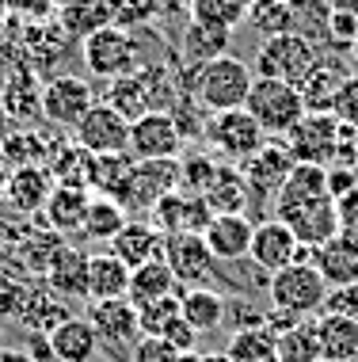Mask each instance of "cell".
I'll return each instance as SVG.
<instances>
[{
  "mask_svg": "<svg viewBox=\"0 0 358 362\" xmlns=\"http://www.w3.org/2000/svg\"><path fill=\"white\" fill-rule=\"evenodd\" d=\"M256 84V73H251L248 62H240L233 54H221L202 62L198 69H191L187 76V92L195 95V103L206 115H221V111H237V107L248 103V92Z\"/></svg>",
  "mask_w": 358,
  "mask_h": 362,
  "instance_id": "cell-1",
  "label": "cell"
},
{
  "mask_svg": "<svg viewBox=\"0 0 358 362\" xmlns=\"http://www.w3.org/2000/svg\"><path fill=\"white\" fill-rule=\"evenodd\" d=\"M267 298H270V309H278V313L313 317V313L324 309L328 282L309 259H297V263H290V267L275 271V275L267 279Z\"/></svg>",
  "mask_w": 358,
  "mask_h": 362,
  "instance_id": "cell-2",
  "label": "cell"
},
{
  "mask_svg": "<svg viewBox=\"0 0 358 362\" xmlns=\"http://www.w3.org/2000/svg\"><path fill=\"white\" fill-rule=\"evenodd\" d=\"M244 111L256 119L259 126L267 130V138H286L294 130V122L305 115V103H302V92L286 81H263L256 76L248 92V103Z\"/></svg>",
  "mask_w": 358,
  "mask_h": 362,
  "instance_id": "cell-3",
  "label": "cell"
},
{
  "mask_svg": "<svg viewBox=\"0 0 358 362\" xmlns=\"http://www.w3.org/2000/svg\"><path fill=\"white\" fill-rule=\"evenodd\" d=\"M80 62L84 69L100 81H114V76H126L133 69H141L138 62V42H133V31H126L119 23L100 27L95 35H88L80 42Z\"/></svg>",
  "mask_w": 358,
  "mask_h": 362,
  "instance_id": "cell-4",
  "label": "cell"
},
{
  "mask_svg": "<svg viewBox=\"0 0 358 362\" xmlns=\"http://www.w3.org/2000/svg\"><path fill=\"white\" fill-rule=\"evenodd\" d=\"M316 50L313 42H305L302 35H275V38H263L256 50V62H251V73L263 76V81H286V84H297L302 76L316 65Z\"/></svg>",
  "mask_w": 358,
  "mask_h": 362,
  "instance_id": "cell-5",
  "label": "cell"
},
{
  "mask_svg": "<svg viewBox=\"0 0 358 362\" xmlns=\"http://www.w3.org/2000/svg\"><path fill=\"white\" fill-rule=\"evenodd\" d=\"M172 191H179V156L176 160H133L126 187L119 191L114 202L126 214H145Z\"/></svg>",
  "mask_w": 358,
  "mask_h": 362,
  "instance_id": "cell-6",
  "label": "cell"
},
{
  "mask_svg": "<svg viewBox=\"0 0 358 362\" xmlns=\"http://www.w3.org/2000/svg\"><path fill=\"white\" fill-rule=\"evenodd\" d=\"M206 145L214 153H221L225 160L244 164L248 156H256L267 145V130L251 119L244 107H237V111L210 115V122H206Z\"/></svg>",
  "mask_w": 358,
  "mask_h": 362,
  "instance_id": "cell-7",
  "label": "cell"
},
{
  "mask_svg": "<svg viewBox=\"0 0 358 362\" xmlns=\"http://www.w3.org/2000/svg\"><path fill=\"white\" fill-rule=\"evenodd\" d=\"M183 145H187V138H183L172 111H149L130 122L133 160H176V156H183Z\"/></svg>",
  "mask_w": 358,
  "mask_h": 362,
  "instance_id": "cell-8",
  "label": "cell"
},
{
  "mask_svg": "<svg viewBox=\"0 0 358 362\" xmlns=\"http://www.w3.org/2000/svg\"><path fill=\"white\" fill-rule=\"evenodd\" d=\"M92 103L95 92L84 76L61 73L42 84V122L57 126V130H76V122L92 111Z\"/></svg>",
  "mask_w": 358,
  "mask_h": 362,
  "instance_id": "cell-9",
  "label": "cell"
},
{
  "mask_svg": "<svg viewBox=\"0 0 358 362\" xmlns=\"http://www.w3.org/2000/svg\"><path fill=\"white\" fill-rule=\"evenodd\" d=\"M164 263L172 267L183 290L210 286V279L217 275V259L210 256L202 233H168L164 237Z\"/></svg>",
  "mask_w": 358,
  "mask_h": 362,
  "instance_id": "cell-10",
  "label": "cell"
},
{
  "mask_svg": "<svg viewBox=\"0 0 358 362\" xmlns=\"http://www.w3.org/2000/svg\"><path fill=\"white\" fill-rule=\"evenodd\" d=\"M335 134H340V119H335V115L305 111L282 141H286L290 156H294V164H321V168H332Z\"/></svg>",
  "mask_w": 358,
  "mask_h": 362,
  "instance_id": "cell-11",
  "label": "cell"
},
{
  "mask_svg": "<svg viewBox=\"0 0 358 362\" xmlns=\"http://www.w3.org/2000/svg\"><path fill=\"white\" fill-rule=\"evenodd\" d=\"M88 320L100 336V347L114 351V355L130 358V351L138 347L141 339V325H138V305L130 298H111V301H92L88 309Z\"/></svg>",
  "mask_w": 358,
  "mask_h": 362,
  "instance_id": "cell-12",
  "label": "cell"
},
{
  "mask_svg": "<svg viewBox=\"0 0 358 362\" xmlns=\"http://www.w3.org/2000/svg\"><path fill=\"white\" fill-rule=\"evenodd\" d=\"M290 172H294V156H290L282 138H267L263 149L240 164V175H244V183H248L251 202H267V199L275 202V194L286 183Z\"/></svg>",
  "mask_w": 358,
  "mask_h": 362,
  "instance_id": "cell-13",
  "label": "cell"
},
{
  "mask_svg": "<svg viewBox=\"0 0 358 362\" xmlns=\"http://www.w3.org/2000/svg\"><path fill=\"white\" fill-rule=\"evenodd\" d=\"M302 252H305L302 240L294 237V229H290L282 218H263L256 225V233H251L248 259L270 279L275 271H282V267H290V263L302 259Z\"/></svg>",
  "mask_w": 358,
  "mask_h": 362,
  "instance_id": "cell-14",
  "label": "cell"
},
{
  "mask_svg": "<svg viewBox=\"0 0 358 362\" xmlns=\"http://www.w3.org/2000/svg\"><path fill=\"white\" fill-rule=\"evenodd\" d=\"M73 141L84 153H130V122L111 103H92V111L76 122Z\"/></svg>",
  "mask_w": 358,
  "mask_h": 362,
  "instance_id": "cell-15",
  "label": "cell"
},
{
  "mask_svg": "<svg viewBox=\"0 0 358 362\" xmlns=\"http://www.w3.org/2000/svg\"><path fill=\"white\" fill-rule=\"evenodd\" d=\"M54 172L46 164H23V168L8 172L4 183V206L16 214V218H38L54 191Z\"/></svg>",
  "mask_w": 358,
  "mask_h": 362,
  "instance_id": "cell-16",
  "label": "cell"
},
{
  "mask_svg": "<svg viewBox=\"0 0 358 362\" xmlns=\"http://www.w3.org/2000/svg\"><path fill=\"white\" fill-rule=\"evenodd\" d=\"M251 233H256V221L248 214H214L202 229V240L217 263H240L251 252Z\"/></svg>",
  "mask_w": 358,
  "mask_h": 362,
  "instance_id": "cell-17",
  "label": "cell"
},
{
  "mask_svg": "<svg viewBox=\"0 0 358 362\" xmlns=\"http://www.w3.org/2000/svg\"><path fill=\"white\" fill-rule=\"evenodd\" d=\"M88 202H92V191L84 183H54V191L38 218L57 237H76L84 225V214H88Z\"/></svg>",
  "mask_w": 358,
  "mask_h": 362,
  "instance_id": "cell-18",
  "label": "cell"
},
{
  "mask_svg": "<svg viewBox=\"0 0 358 362\" xmlns=\"http://www.w3.org/2000/svg\"><path fill=\"white\" fill-rule=\"evenodd\" d=\"M328 194H332L328 191V168H321V164H294V172L286 175V183L275 194V206H278L275 218L286 221L290 214L313 206V202L328 199Z\"/></svg>",
  "mask_w": 358,
  "mask_h": 362,
  "instance_id": "cell-19",
  "label": "cell"
},
{
  "mask_svg": "<svg viewBox=\"0 0 358 362\" xmlns=\"http://www.w3.org/2000/svg\"><path fill=\"white\" fill-rule=\"evenodd\" d=\"M343 81H347V65L340 62V57L321 54V57H316V65H313V69H309V73H305L294 88L302 92L305 111L332 115V103H335V95H340Z\"/></svg>",
  "mask_w": 358,
  "mask_h": 362,
  "instance_id": "cell-20",
  "label": "cell"
},
{
  "mask_svg": "<svg viewBox=\"0 0 358 362\" xmlns=\"http://www.w3.org/2000/svg\"><path fill=\"white\" fill-rule=\"evenodd\" d=\"M111 256H119L130 271L149 263V259H160L164 256V233L149 218H130L119 229V237L111 240Z\"/></svg>",
  "mask_w": 358,
  "mask_h": 362,
  "instance_id": "cell-21",
  "label": "cell"
},
{
  "mask_svg": "<svg viewBox=\"0 0 358 362\" xmlns=\"http://www.w3.org/2000/svg\"><path fill=\"white\" fill-rule=\"evenodd\" d=\"M0 107L8 111V119H12L16 126H35L38 119H42V84H38V76L27 69V65L4 76Z\"/></svg>",
  "mask_w": 358,
  "mask_h": 362,
  "instance_id": "cell-22",
  "label": "cell"
},
{
  "mask_svg": "<svg viewBox=\"0 0 358 362\" xmlns=\"http://www.w3.org/2000/svg\"><path fill=\"white\" fill-rule=\"evenodd\" d=\"M42 282L65 301H88V252L76 248V244H65L50 263V271L42 275Z\"/></svg>",
  "mask_w": 358,
  "mask_h": 362,
  "instance_id": "cell-23",
  "label": "cell"
},
{
  "mask_svg": "<svg viewBox=\"0 0 358 362\" xmlns=\"http://www.w3.org/2000/svg\"><path fill=\"white\" fill-rule=\"evenodd\" d=\"M286 225L294 229V237L302 240V248H321V244L335 240L340 237V210H335V199L328 194V199L313 202V206L290 214Z\"/></svg>",
  "mask_w": 358,
  "mask_h": 362,
  "instance_id": "cell-24",
  "label": "cell"
},
{
  "mask_svg": "<svg viewBox=\"0 0 358 362\" xmlns=\"http://www.w3.org/2000/svg\"><path fill=\"white\" fill-rule=\"evenodd\" d=\"M179 317L187 320L198 336H210L225 325L229 317V301L225 293L214 290V286H195V290H183L179 293Z\"/></svg>",
  "mask_w": 358,
  "mask_h": 362,
  "instance_id": "cell-25",
  "label": "cell"
},
{
  "mask_svg": "<svg viewBox=\"0 0 358 362\" xmlns=\"http://www.w3.org/2000/svg\"><path fill=\"white\" fill-rule=\"evenodd\" d=\"M46 339H50V355L57 362H92L95 351H100V336H95L88 317H69Z\"/></svg>",
  "mask_w": 358,
  "mask_h": 362,
  "instance_id": "cell-26",
  "label": "cell"
},
{
  "mask_svg": "<svg viewBox=\"0 0 358 362\" xmlns=\"http://www.w3.org/2000/svg\"><path fill=\"white\" fill-rule=\"evenodd\" d=\"M309 263L324 275L328 286H351V282H358V248L343 233L335 240L321 244V248H309Z\"/></svg>",
  "mask_w": 358,
  "mask_h": 362,
  "instance_id": "cell-27",
  "label": "cell"
},
{
  "mask_svg": "<svg viewBox=\"0 0 358 362\" xmlns=\"http://www.w3.org/2000/svg\"><path fill=\"white\" fill-rule=\"evenodd\" d=\"M316 339H321V362H354L358 358V320L321 313L316 317Z\"/></svg>",
  "mask_w": 358,
  "mask_h": 362,
  "instance_id": "cell-28",
  "label": "cell"
},
{
  "mask_svg": "<svg viewBox=\"0 0 358 362\" xmlns=\"http://www.w3.org/2000/svg\"><path fill=\"white\" fill-rule=\"evenodd\" d=\"M130 168H133L130 153H88V160H84V187H88L92 194L119 199Z\"/></svg>",
  "mask_w": 358,
  "mask_h": 362,
  "instance_id": "cell-29",
  "label": "cell"
},
{
  "mask_svg": "<svg viewBox=\"0 0 358 362\" xmlns=\"http://www.w3.org/2000/svg\"><path fill=\"white\" fill-rule=\"evenodd\" d=\"M73 317V305L65 298H57V293L46 286V282H38V286H31V293H27V305H23V325L27 332H38V336H50V332L57 325H65V320Z\"/></svg>",
  "mask_w": 358,
  "mask_h": 362,
  "instance_id": "cell-30",
  "label": "cell"
},
{
  "mask_svg": "<svg viewBox=\"0 0 358 362\" xmlns=\"http://www.w3.org/2000/svg\"><path fill=\"white\" fill-rule=\"evenodd\" d=\"M172 293H183L176 275H172V267L160 259H149L141 263V267L130 271V290H126V298L133 301V305H149V301H160V298H172Z\"/></svg>",
  "mask_w": 358,
  "mask_h": 362,
  "instance_id": "cell-31",
  "label": "cell"
},
{
  "mask_svg": "<svg viewBox=\"0 0 358 362\" xmlns=\"http://www.w3.org/2000/svg\"><path fill=\"white\" fill-rule=\"evenodd\" d=\"M126 290H130V267L119 256H111V252L88 256V301L126 298Z\"/></svg>",
  "mask_w": 358,
  "mask_h": 362,
  "instance_id": "cell-32",
  "label": "cell"
},
{
  "mask_svg": "<svg viewBox=\"0 0 358 362\" xmlns=\"http://www.w3.org/2000/svg\"><path fill=\"white\" fill-rule=\"evenodd\" d=\"M202 199L214 214H244V206H251V194L240 175V164H217V175L210 180Z\"/></svg>",
  "mask_w": 358,
  "mask_h": 362,
  "instance_id": "cell-33",
  "label": "cell"
},
{
  "mask_svg": "<svg viewBox=\"0 0 358 362\" xmlns=\"http://www.w3.org/2000/svg\"><path fill=\"white\" fill-rule=\"evenodd\" d=\"M107 23H114L107 0H65L57 8V27L65 31V38H80L84 42L88 35H95Z\"/></svg>",
  "mask_w": 358,
  "mask_h": 362,
  "instance_id": "cell-34",
  "label": "cell"
},
{
  "mask_svg": "<svg viewBox=\"0 0 358 362\" xmlns=\"http://www.w3.org/2000/svg\"><path fill=\"white\" fill-rule=\"evenodd\" d=\"M126 221H130V218H126V210L114 199H107V194H92L88 214H84V225H80L76 237L92 240V244H111Z\"/></svg>",
  "mask_w": 358,
  "mask_h": 362,
  "instance_id": "cell-35",
  "label": "cell"
},
{
  "mask_svg": "<svg viewBox=\"0 0 358 362\" xmlns=\"http://www.w3.org/2000/svg\"><path fill=\"white\" fill-rule=\"evenodd\" d=\"M229 362H278V336L267 325L237 328L225 347Z\"/></svg>",
  "mask_w": 358,
  "mask_h": 362,
  "instance_id": "cell-36",
  "label": "cell"
},
{
  "mask_svg": "<svg viewBox=\"0 0 358 362\" xmlns=\"http://www.w3.org/2000/svg\"><path fill=\"white\" fill-rule=\"evenodd\" d=\"M229 42H233V31H217V27H202V23H187V31L179 38V54L183 62H191L198 69L210 57L229 54Z\"/></svg>",
  "mask_w": 358,
  "mask_h": 362,
  "instance_id": "cell-37",
  "label": "cell"
},
{
  "mask_svg": "<svg viewBox=\"0 0 358 362\" xmlns=\"http://www.w3.org/2000/svg\"><path fill=\"white\" fill-rule=\"evenodd\" d=\"M278 362H321V339H316L313 317H302L278 332Z\"/></svg>",
  "mask_w": 358,
  "mask_h": 362,
  "instance_id": "cell-38",
  "label": "cell"
},
{
  "mask_svg": "<svg viewBox=\"0 0 358 362\" xmlns=\"http://www.w3.org/2000/svg\"><path fill=\"white\" fill-rule=\"evenodd\" d=\"M244 23L263 38L290 35L294 31V0H248Z\"/></svg>",
  "mask_w": 358,
  "mask_h": 362,
  "instance_id": "cell-39",
  "label": "cell"
},
{
  "mask_svg": "<svg viewBox=\"0 0 358 362\" xmlns=\"http://www.w3.org/2000/svg\"><path fill=\"white\" fill-rule=\"evenodd\" d=\"M50 156V141L35 130V126H16L8 134V141L0 145V160L8 168H23V164H46Z\"/></svg>",
  "mask_w": 358,
  "mask_h": 362,
  "instance_id": "cell-40",
  "label": "cell"
},
{
  "mask_svg": "<svg viewBox=\"0 0 358 362\" xmlns=\"http://www.w3.org/2000/svg\"><path fill=\"white\" fill-rule=\"evenodd\" d=\"M187 12H191V23L237 31L248 16V0H187Z\"/></svg>",
  "mask_w": 358,
  "mask_h": 362,
  "instance_id": "cell-41",
  "label": "cell"
},
{
  "mask_svg": "<svg viewBox=\"0 0 358 362\" xmlns=\"http://www.w3.org/2000/svg\"><path fill=\"white\" fill-rule=\"evenodd\" d=\"M328 19H332L328 0H294V35H302L316 50L328 46Z\"/></svg>",
  "mask_w": 358,
  "mask_h": 362,
  "instance_id": "cell-42",
  "label": "cell"
},
{
  "mask_svg": "<svg viewBox=\"0 0 358 362\" xmlns=\"http://www.w3.org/2000/svg\"><path fill=\"white\" fill-rule=\"evenodd\" d=\"M217 175V160L210 156V149H195L179 156V191L183 194H206L210 180Z\"/></svg>",
  "mask_w": 358,
  "mask_h": 362,
  "instance_id": "cell-43",
  "label": "cell"
},
{
  "mask_svg": "<svg viewBox=\"0 0 358 362\" xmlns=\"http://www.w3.org/2000/svg\"><path fill=\"white\" fill-rule=\"evenodd\" d=\"M27 293H31V282H27V275L0 267V320H19V317H23Z\"/></svg>",
  "mask_w": 358,
  "mask_h": 362,
  "instance_id": "cell-44",
  "label": "cell"
},
{
  "mask_svg": "<svg viewBox=\"0 0 358 362\" xmlns=\"http://www.w3.org/2000/svg\"><path fill=\"white\" fill-rule=\"evenodd\" d=\"M176 317H179V293H172V298H160V301H149V305H141V309H138L141 336L160 339Z\"/></svg>",
  "mask_w": 358,
  "mask_h": 362,
  "instance_id": "cell-45",
  "label": "cell"
},
{
  "mask_svg": "<svg viewBox=\"0 0 358 362\" xmlns=\"http://www.w3.org/2000/svg\"><path fill=\"white\" fill-rule=\"evenodd\" d=\"M354 38H358V12H354V8H347V4H340V8L332 4V19H328V46L347 54Z\"/></svg>",
  "mask_w": 358,
  "mask_h": 362,
  "instance_id": "cell-46",
  "label": "cell"
},
{
  "mask_svg": "<svg viewBox=\"0 0 358 362\" xmlns=\"http://www.w3.org/2000/svg\"><path fill=\"white\" fill-rule=\"evenodd\" d=\"M107 4H111V19H114V23L126 27V31H133V27L149 23L160 0H107Z\"/></svg>",
  "mask_w": 358,
  "mask_h": 362,
  "instance_id": "cell-47",
  "label": "cell"
},
{
  "mask_svg": "<svg viewBox=\"0 0 358 362\" xmlns=\"http://www.w3.org/2000/svg\"><path fill=\"white\" fill-rule=\"evenodd\" d=\"M332 115L343 126H354L358 130V73H347L340 95H335V103H332Z\"/></svg>",
  "mask_w": 358,
  "mask_h": 362,
  "instance_id": "cell-48",
  "label": "cell"
},
{
  "mask_svg": "<svg viewBox=\"0 0 358 362\" xmlns=\"http://www.w3.org/2000/svg\"><path fill=\"white\" fill-rule=\"evenodd\" d=\"M324 313H335V317L358 320V282H351V286H328Z\"/></svg>",
  "mask_w": 358,
  "mask_h": 362,
  "instance_id": "cell-49",
  "label": "cell"
},
{
  "mask_svg": "<svg viewBox=\"0 0 358 362\" xmlns=\"http://www.w3.org/2000/svg\"><path fill=\"white\" fill-rule=\"evenodd\" d=\"M130 362H183V355L176 347H168L164 339H153V336H141L138 347L130 351Z\"/></svg>",
  "mask_w": 358,
  "mask_h": 362,
  "instance_id": "cell-50",
  "label": "cell"
},
{
  "mask_svg": "<svg viewBox=\"0 0 358 362\" xmlns=\"http://www.w3.org/2000/svg\"><path fill=\"white\" fill-rule=\"evenodd\" d=\"M332 168H351V172H358V130H354V126H343V122H340Z\"/></svg>",
  "mask_w": 358,
  "mask_h": 362,
  "instance_id": "cell-51",
  "label": "cell"
},
{
  "mask_svg": "<svg viewBox=\"0 0 358 362\" xmlns=\"http://www.w3.org/2000/svg\"><path fill=\"white\" fill-rule=\"evenodd\" d=\"M160 339H164V344H168V347H176L179 355H191V351L198 347V332L191 328V325H187V320H183V317H176V320H172V325H168V332H164Z\"/></svg>",
  "mask_w": 358,
  "mask_h": 362,
  "instance_id": "cell-52",
  "label": "cell"
},
{
  "mask_svg": "<svg viewBox=\"0 0 358 362\" xmlns=\"http://www.w3.org/2000/svg\"><path fill=\"white\" fill-rule=\"evenodd\" d=\"M335 210H340V233L358 229V187L340 194V199H335Z\"/></svg>",
  "mask_w": 358,
  "mask_h": 362,
  "instance_id": "cell-53",
  "label": "cell"
},
{
  "mask_svg": "<svg viewBox=\"0 0 358 362\" xmlns=\"http://www.w3.org/2000/svg\"><path fill=\"white\" fill-rule=\"evenodd\" d=\"M183 362H229V358H225V351H210V355L191 351V355H183Z\"/></svg>",
  "mask_w": 358,
  "mask_h": 362,
  "instance_id": "cell-54",
  "label": "cell"
},
{
  "mask_svg": "<svg viewBox=\"0 0 358 362\" xmlns=\"http://www.w3.org/2000/svg\"><path fill=\"white\" fill-rule=\"evenodd\" d=\"M0 362H35V358L19 347H0Z\"/></svg>",
  "mask_w": 358,
  "mask_h": 362,
  "instance_id": "cell-55",
  "label": "cell"
},
{
  "mask_svg": "<svg viewBox=\"0 0 358 362\" xmlns=\"http://www.w3.org/2000/svg\"><path fill=\"white\" fill-rule=\"evenodd\" d=\"M12 130H16V122L8 119V111H4V107H0V145L8 141V134H12Z\"/></svg>",
  "mask_w": 358,
  "mask_h": 362,
  "instance_id": "cell-56",
  "label": "cell"
},
{
  "mask_svg": "<svg viewBox=\"0 0 358 362\" xmlns=\"http://www.w3.org/2000/svg\"><path fill=\"white\" fill-rule=\"evenodd\" d=\"M8 172H12V168L0 160V210H4V183H8Z\"/></svg>",
  "mask_w": 358,
  "mask_h": 362,
  "instance_id": "cell-57",
  "label": "cell"
},
{
  "mask_svg": "<svg viewBox=\"0 0 358 362\" xmlns=\"http://www.w3.org/2000/svg\"><path fill=\"white\" fill-rule=\"evenodd\" d=\"M347 57H351V65H354V73H358V38L351 42V50H347Z\"/></svg>",
  "mask_w": 358,
  "mask_h": 362,
  "instance_id": "cell-58",
  "label": "cell"
},
{
  "mask_svg": "<svg viewBox=\"0 0 358 362\" xmlns=\"http://www.w3.org/2000/svg\"><path fill=\"white\" fill-rule=\"evenodd\" d=\"M4 19H8V4L0 0V31H4Z\"/></svg>",
  "mask_w": 358,
  "mask_h": 362,
  "instance_id": "cell-59",
  "label": "cell"
},
{
  "mask_svg": "<svg viewBox=\"0 0 358 362\" xmlns=\"http://www.w3.org/2000/svg\"><path fill=\"white\" fill-rule=\"evenodd\" d=\"M46 4H54V8H61V4H65V0H46Z\"/></svg>",
  "mask_w": 358,
  "mask_h": 362,
  "instance_id": "cell-60",
  "label": "cell"
}]
</instances>
